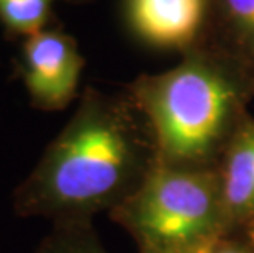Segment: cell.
Returning a JSON list of instances; mask_svg holds the SVG:
<instances>
[{"instance_id":"1","label":"cell","mask_w":254,"mask_h":253,"mask_svg":"<svg viewBox=\"0 0 254 253\" xmlns=\"http://www.w3.org/2000/svg\"><path fill=\"white\" fill-rule=\"evenodd\" d=\"M158 165L154 135L128 90L87 85L67 123L13 189V212L51 224L94 220L122 206Z\"/></svg>"},{"instance_id":"2","label":"cell","mask_w":254,"mask_h":253,"mask_svg":"<svg viewBox=\"0 0 254 253\" xmlns=\"http://www.w3.org/2000/svg\"><path fill=\"white\" fill-rule=\"evenodd\" d=\"M148 120L159 165L217 169L254 100V73L212 43L181 55L172 69L125 84Z\"/></svg>"},{"instance_id":"3","label":"cell","mask_w":254,"mask_h":253,"mask_svg":"<svg viewBox=\"0 0 254 253\" xmlns=\"http://www.w3.org/2000/svg\"><path fill=\"white\" fill-rule=\"evenodd\" d=\"M109 217L131 237L139 253L203 252L226 235L217 169L158 165Z\"/></svg>"},{"instance_id":"4","label":"cell","mask_w":254,"mask_h":253,"mask_svg":"<svg viewBox=\"0 0 254 253\" xmlns=\"http://www.w3.org/2000/svg\"><path fill=\"white\" fill-rule=\"evenodd\" d=\"M84 68L77 41L59 23L20 40L13 58V78L23 84L30 105L41 112H61L79 99Z\"/></svg>"},{"instance_id":"5","label":"cell","mask_w":254,"mask_h":253,"mask_svg":"<svg viewBox=\"0 0 254 253\" xmlns=\"http://www.w3.org/2000/svg\"><path fill=\"white\" fill-rule=\"evenodd\" d=\"M134 38L158 50L184 55L207 41L210 0H122Z\"/></svg>"},{"instance_id":"6","label":"cell","mask_w":254,"mask_h":253,"mask_svg":"<svg viewBox=\"0 0 254 253\" xmlns=\"http://www.w3.org/2000/svg\"><path fill=\"white\" fill-rule=\"evenodd\" d=\"M226 235H245L254 220V117L250 114L217 166Z\"/></svg>"},{"instance_id":"7","label":"cell","mask_w":254,"mask_h":253,"mask_svg":"<svg viewBox=\"0 0 254 253\" xmlns=\"http://www.w3.org/2000/svg\"><path fill=\"white\" fill-rule=\"evenodd\" d=\"M207 43L254 73V0H210Z\"/></svg>"},{"instance_id":"8","label":"cell","mask_w":254,"mask_h":253,"mask_svg":"<svg viewBox=\"0 0 254 253\" xmlns=\"http://www.w3.org/2000/svg\"><path fill=\"white\" fill-rule=\"evenodd\" d=\"M58 0H0V26L8 41H20L58 23L53 3ZM87 3L90 0H63Z\"/></svg>"},{"instance_id":"9","label":"cell","mask_w":254,"mask_h":253,"mask_svg":"<svg viewBox=\"0 0 254 253\" xmlns=\"http://www.w3.org/2000/svg\"><path fill=\"white\" fill-rule=\"evenodd\" d=\"M33 253H109L94 227V220L55 222Z\"/></svg>"},{"instance_id":"10","label":"cell","mask_w":254,"mask_h":253,"mask_svg":"<svg viewBox=\"0 0 254 253\" xmlns=\"http://www.w3.org/2000/svg\"><path fill=\"white\" fill-rule=\"evenodd\" d=\"M203 253H254V244L246 235H223L210 244Z\"/></svg>"},{"instance_id":"11","label":"cell","mask_w":254,"mask_h":253,"mask_svg":"<svg viewBox=\"0 0 254 253\" xmlns=\"http://www.w3.org/2000/svg\"><path fill=\"white\" fill-rule=\"evenodd\" d=\"M245 235H246L248 239H250V240L253 242V244H254V220L251 222L250 227H248V230H246V234H245Z\"/></svg>"},{"instance_id":"12","label":"cell","mask_w":254,"mask_h":253,"mask_svg":"<svg viewBox=\"0 0 254 253\" xmlns=\"http://www.w3.org/2000/svg\"><path fill=\"white\" fill-rule=\"evenodd\" d=\"M184 253H203V252H184Z\"/></svg>"}]
</instances>
